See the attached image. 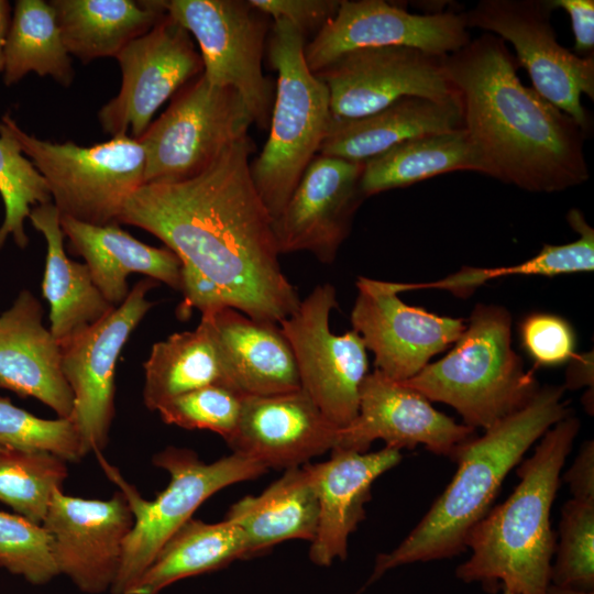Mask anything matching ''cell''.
<instances>
[{"instance_id":"74e56055","label":"cell","mask_w":594,"mask_h":594,"mask_svg":"<svg viewBox=\"0 0 594 594\" xmlns=\"http://www.w3.org/2000/svg\"><path fill=\"white\" fill-rule=\"evenodd\" d=\"M554 552L550 583L594 591V503L564 504Z\"/></svg>"},{"instance_id":"44dd1931","label":"cell","mask_w":594,"mask_h":594,"mask_svg":"<svg viewBox=\"0 0 594 594\" xmlns=\"http://www.w3.org/2000/svg\"><path fill=\"white\" fill-rule=\"evenodd\" d=\"M339 428L300 388L244 396L241 416L227 441L233 452L265 469L289 470L334 449Z\"/></svg>"},{"instance_id":"b9f144b4","label":"cell","mask_w":594,"mask_h":594,"mask_svg":"<svg viewBox=\"0 0 594 594\" xmlns=\"http://www.w3.org/2000/svg\"><path fill=\"white\" fill-rule=\"evenodd\" d=\"M250 4L273 21L292 24L306 40L316 36L334 18L340 0H249Z\"/></svg>"},{"instance_id":"f35d334b","label":"cell","mask_w":594,"mask_h":594,"mask_svg":"<svg viewBox=\"0 0 594 594\" xmlns=\"http://www.w3.org/2000/svg\"><path fill=\"white\" fill-rule=\"evenodd\" d=\"M0 568L34 585L59 575L53 540L42 524L0 512Z\"/></svg>"},{"instance_id":"3957f363","label":"cell","mask_w":594,"mask_h":594,"mask_svg":"<svg viewBox=\"0 0 594 594\" xmlns=\"http://www.w3.org/2000/svg\"><path fill=\"white\" fill-rule=\"evenodd\" d=\"M564 391L562 385L540 387L524 408L466 442L448 486L394 550L376 557L367 584L392 569L465 551L470 530L492 508L510 470L548 429L571 415Z\"/></svg>"},{"instance_id":"7402d4cb","label":"cell","mask_w":594,"mask_h":594,"mask_svg":"<svg viewBox=\"0 0 594 594\" xmlns=\"http://www.w3.org/2000/svg\"><path fill=\"white\" fill-rule=\"evenodd\" d=\"M319 463H307L319 505L316 536L310 542L309 559L329 566L348 556L350 536L365 518L373 483L403 459L399 450L386 447L375 452L333 449Z\"/></svg>"},{"instance_id":"1f68e13d","label":"cell","mask_w":594,"mask_h":594,"mask_svg":"<svg viewBox=\"0 0 594 594\" xmlns=\"http://www.w3.org/2000/svg\"><path fill=\"white\" fill-rule=\"evenodd\" d=\"M481 173V163L464 128L408 140L364 162L365 198L457 172Z\"/></svg>"},{"instance_id":"603a6c76","label":"cell","mask_w":594,"mask_h":594,"mask_svg":"<svg viewBox=\"0 0 594 594\" xmlns=\"http://www.w3.org/2000/svg\"><path fill=\"white\" fill-rule=\"evenodd\" d=\"M43 316L41 302L28 289L0 315V389L34 397L67 418L74 396L62 370V346Z\"/></svg>"},{"instance_id":"681fc988","label":"cell","mask_w":594,"mask_h":594,"mask_svg":"<svg viewBox=\"0 0 594 594\" xmlns=\"http://www.w3.org/2000/svg\"><path fill=\"white\" fill-rule=\"evenodd\" d=\"M6 449L0 447V454L4 451Z\"/></svg>"},{"instance_id":"9c48e42d","label":"cell","mask_w":594,"mask_h":594,"mask_svg":"<svg viewBox=\"0 0 594 594\" xmlns=\"http://www.w3.org/2000/svg\"><path fill=\"white\" fill-rule=\"evenodd\" d=\"M253 123L240 95L201 74L186 84L138 140L145 152V184L175 183L206 170Z\"/></svg>"},{"instance_id":"f546056e","label":"cell","mask_w":594,"mask_h":594,"mask_svg":"<svg viewBox=\"0 0 594 594\" xmlns=\"http://www.w3.org/2000/svg\"><path fill=\"white\" fill-rule=\"evenodd\" d=\"M246 559L244 535L229 519H189L162 547L125 594H158L170 584Z\"/></svg>"},{"instance_id":"cb8c5ba5","label":"cell","mask_w":594,"mask_h":594,"mask_svg":"<svg viewBox=\"0 0 594 594\" xmlns=\"http://www.w3.org/2000/svg\"><path fill=\"white\" fill-rule=\"evenodd\" d=\"M218 345L230 387L243 396L300 389L292 348L279 324L222 307L201 314Z\"/></svg>"},{"instance_id":"277c9868","label":"cell","mask_w":594,"mask_h":594,"mask_svg":"<svg viewBox=\"0 0 594 594\" xmlns=\"http://www.w3.org/2000/svg\"><path fill=\"white\" fill-rule=\"evenodd\" d=\"M579 430V419L569 415L544 432L518 466L513 493L470 530L471 556L457 568L459 580L490 593L546 594L556 550L550 512Z\"/></svg>"},{"instance_id":"5bb4252c","label":"cell","mask_w":594,"mask_h":594,"mask_svg":"<svg viewBox=\"0 0 594 594\" xmlns=\"http://www.w3.org/2000/svg\"><path fill=\"white\" fill-rule=\"evenodd\" d=\"M444 56L407 46L364 47L340 55L314 74L328 89L332 118L356 119L405 97H454Z\"/></svg>"},{"instance_id":"f6af8a7d","label":"cell","mask_w":594,"mask_h":594,"mask_svg":"<svg viewBox=\"0 0 594 594\" xmlns=\"http://www.w3.org/2000/svg\"><path fill=\"white\" fill-rule=\"evenodd\" d=\"M571 366L566 374L564 388L576 389L582 386L593 387V359L592 354L575 355L571 360Z\"/></svg>"},{"instance_id":"f1b7e54d","label":"cell","mask_w":594,"mask_h":594,"mask_svg":"<svg viewBox=\"0 0 594 594\" xmlns=\"http://www.w3.org/2000/svg\"><path fill=\"white\" fill-rule=\"evenodd\" d=\"M69 55L81 63L116 57L165 15L163 0H51Z\"/></svg>"},{"instance_id":"5b68a950","label":"cell","mask_w":594,"mask_h":594,"mask_svg":"<svg viewBox=\"0 0 594 594\" xmlns=\"http://www.w3.org/2000/svg\"><path fill=\"white\" fill-rule=\"evenodd\" d=\"M429 402L453 407L463 425L487 430L524 408L540 386L512 346V316L479 304L449 352L402 382Z\"/></svg>"},{"instance_id":"7a4b0ae2","label":"cell","mask_w":594,"mask_h":594,"mask_svg":"<svg viewBox=\"0 0 594 594\" xmlns=\"http://www.w3.org/2000/svg\"><path fill=\"white\" fill-rule=\"evenodd\" d=\"M443 62L481 173L532 193L562 191L588 179L585 131L522 85L502 38L484 33Z\"/></svg>"},{"instance_id":"d6986e66","label":"cell","mask_w":594,"mask_h":594,"mask_svg":"<svg viewBox=\"0 0 594 594\" xmlns=\"http://www.w3.org/2000/svg\"><path fill=\"white\" fill-rule=\"evenodd\" d=\"M134 517L119 490L109 499H87L58 490L42 522L53 540L59 574L87 594L110 591Z\"/></svg>"},{"instance_id":"d6a6232c","label":"cell","mask_w":594,"mask_h":594,"mask_svg":"<svg viewBox=\"0 0 594 594\" xmlns=\"http://www.w3.org/2000/svg\"><path fill=\"white\" fill-rule=\"evenodd\" d=\"M51 76L64 87L74 80L70 55L50 1L18 0L4 44L3 81L11 86L26 74Z\"/></svg>"},{"instance_id":"836d02e7","label":"cell","mask_w":594,"mask_h":594,"mask_svg":"<svg viewBox=\"0 0 594 594\" xmlns=\"http://www.w3.org/2000/svg\"><path fill=\"white\" fill-rule=\"evenodd\" d=\"M579 238L561 245L544 244L534 257L512 266L492 268L463 267L442 279L430 283H396L399 293L415 289H444L457 297H470L486 282L506 275H542L592 272L594 270V230L583 213L571 209L566 216Z\"/></svg>"},{"instance_id":"d590c367","label":"cell","mask_w":594,"mask_h":594,"mask_svg":"<svg viewBox=\"0 0 594 594\" xmlns=\"http://www.w3.org/2000/svg\"><path fill=\"white\" fill-rule=\"evenodd\" d=\"M0 195L4 219L0 226V249L9 237L20 248L29 243L24 223L32 207L53 202L47 184L18 142L0 129Z\"/></svg>"},{"instance_id":"6da1fadb","label":"cell","mask_w":594,"mask_h":594,"mask_svg":"<svg viewBox=\"0 0 594 594\" xmlns=\"http://www.w3.org/2000/svg\"><path fill=\"white\" fill-rule=\"evenodd\" d=\"M255 144L245 135L202 173L144 184L124 202L118 223L143 229L220 293L227 307L278 324L300 299L279 264L273 218L250 174Z\"/></svg>"},{"instance_id":"30bf717a","label":"cell","mask_w":594,"mask_h":594,"mask_svg":"<svg viewBox=\"0 0 594 594\" xmlns=\"http://www.w3.org/2000/svg\"><path fill=\"white\" fill-rule=\"evenodd\" d=\"M163 6L197 41L208 82L234 89L253 123L268 130L275 82L262 68L266 15L243 0H163Z\"/></svg>"},{"instance_id":"ee69618b","label":"cell","mask_w":594,"mask_h":594,"mask_svg":"<svg viewBox=\"0 0 594 594\" xmlns=\"http://www.w3.org/2000/svg\"><path fill=\"white\" fill-rule=\"evenodd\" d=\"M553 9L561 8L570 16L578 53L590 54L594 50V1L551 0Z\"/></svg>"},{"instance_id":"9a60e30c","label":"cell","mask_w":594,"mask_h":594,"mask_svg":"<svg viewBox=\"0 0 594 594\" xmlns=\"http://www.w3.org/2000/svg\"><path fill=\"white\" fill-rule=\"evenodd\" d=\"M122 73L119 94L98 112L105 133L139 140L158 108L204 73L189 32L166 15L116 56Z\"/></svg>"},{"instance_id":"bcb514c9","label":"cell","mask_w":594,"mask_h":594,"mask_svg":"<svg viewBox=\"0 0 594 594\" xmlns=\"http://www.w3.org/2000/svg\"><path fill=\"white\" fill-rule=\"evenodd\" d=\"M10 21V3L7 0H0V73L3 72L4 44Z\"/></svg>"},{"instance_id":"8992f818","label":"cell","mask_w":594,"mask_h":594,"mask_svg":"<svg viewBox=\"0 0 594 594\" xmlns=\"http://www.w3.org/2000/svg\"><path fill=\"white\" fill-rule=\"evenodd\" d=\"M305 44L292 24L273 22L267 54L278 76L270 135L260 155L250 163L254 187L273 219L318 155L332 119L328 89L307 66Z\"/></svg>"},{"instance_id":"7bdbcfd3","label":"cell","mask_w":594,"mask_h":594,"mask_svg":"<svg viewBox=\"0 0 594 594\" xmlns=\"http://www.w3.org/2000/svg\"><path fill=\"white\" fill-rule=\"evenodd\" d=\"M562 480L568 484L572 498L594 503V441L583 442L573 463Z\"/></svg>"},{"instance_id":"7dc6e473","label":"cell","mask_w":594,"mask_h":594,"mask_svg":"<svg viewBox=\"0 0 594 594\" xmlns=\"http://www.w3.org/2000/svg\"><path fill=\"white\" fill-rule=\"evenodd\" d=\"M546 594H594V591H587L572 586H561L550 583Z\"/></svg>"},{"instance_id":"2e32d148","label":"cell","mask_w":594,"mask_h":594,"mask_svg":"<svg viewBox=\"0 0 594 594\" xmlns=\"http://www.w3.org/2000/svg\"><path fill=\"white\" fill-rule=\"evenodd\" d=\"M355 285L352 329L374 354L375 370L393 381L405 382L417 375L465 329L461 318L407 305L393 282L360 276Z\"/></svg>"},{"instance_id":"d4e9b609","label":"cell","mask_w":594,"mask_h":594,"mask_svg":"<svg viewBox=\"0 0 594 594\" xmlns=\"http://www.w3.org/2000/svg\"><path fill=\"white\" fill-rule=\"evenodd\" d=\"M61 228L69 250L85 260L95 285L113 306L127 298V278L132 273L180 290L182 261L170 249L147 245L119 223L95 226L61 217Z\"/></svg>"},{"instance_id":"8fae6325","label":"cell","mask_w":594,"mask_h":594,"mask_svg":"<svg viewBox=\"0 0 594 594\" xmlns=\"http://www.w3.org/2000/svg\"><path fill=\"white\" fill-rule=\"evenodd\" d=\"M553 10L544 0H482L464 16L468 28L509 41L534 89L586 131L590 119L581 96L594 99V57L559 44L550 22Z\"/></svg>"},{"instance_id":"e0dca14e","label":"cell","mask_w":594,"mask_h":594,"mask_svg":"<svg viewBox=\"0 0 594 594\" xmlns=\"http://www.w3.org/2000/svg\"><path fill=\"white\" fill-rule=\"evenodd\" d=\"M470 41L464 13L415 14L383 0H341L334 18L306 42L304 56L316 73L358 48L407 46L444 56Z\"/></svg>"},{"instance_id":"60d3db41","label":"cell","mask_w":594,"mask_h":594,"mask_svg":"<svg viewBox=\"0 0 594 594\" xmlns=\"http://www.w3.org/2000/svg\"><path fill=\"white\" fill-rule=\"evenodd\" d=\"M519 331L521 344L535 367L558 366L576 355L574 330L560 316L547 312L528 315Z\"/></svg>"},{"instance_id":"4fadbf2b","label":"cell","mask_w":594,"mask_h":594,"mask_svg":"<svg viewBox=\"0 0 594 594\" xmlns=\"http://www.w3.org/2000/svg\"><path fill=\"white\" fill-rule=\"evenodd\" d=\"M158 286L139 280L122 304L62 345V370L74 396L72 419L87 453L101 454L114 417V372L133 330L155 305L146 298Z\"/></svg>"},{"instance_id":"ffe728a7","label":"cell","mask_w":594,"mask_h":594,"mask_svg":"<svg viewBox=\"0 0 594 594\" xmlns=\"http://www.w3.org/2000/svg\"><path fill=\"white\" fill-rule=\"evenodd\" d=\"M363 168L364 162L315 156L284 209L273 219L279 254L305 251L323 264L334 262L365 199L361 189Z\"/></svg>"},{"instance_id":"7c38bea8","label":"cell","mask_w":594,"mask_h":594,"mask_svg":"<svg viewBox=\"0 0 594 594\" xmlns=\"http://www.w3.org/2000/svg\"><path fill=\"white\" fill-rule=\"evenodd\" d=\"M334 308L336 288L329 283L317 285L278 324L294 353L301 389L341 429L358 415L369 359L356 331H331L329 320Z\"/></svg>"},{"instance_id":"83f0119b","label":"cell","mask_w":594,"mask_h":594,"mask_svg":"<svg viewBox=\"0 0 594 594\" xmlns=\"http://www.w3.org/2000/svg\"><path fill=\"white\" fill-rule=\"evenodd\" d=\"M224 518L242 530L246 558L286 540L311 542L318 527L319 505L307 464L285 470L261 494L242 497Z\"/></svg>"},{"instance_id":"ab89813d","label":"cell","mask_w":594,"mask_h":594,"mask_svg":"<svg viewBox=\"0 0 594 594\" xmlns=\"http://www.w3.org/2000/svg\"><path fill=\"white\" fill-rule=\"evenodd\" d=\"M243 395L223 385H208L182 394L158 408L167 425L209 430L226 442L232 437L242 410Z\"/></svg>"},{"instance_id":"4dcf8cb0","label":"cell","mask_w":594,"mask_h":594,"mask_svg":"<svg viewBox=\"0 0 594 594\" xmlns=\"http://www.w3.org/2000/svg\"><path fill=\"white\" fill-rule=\"evenodd\" d=\"M143 367V403L154 411L204 386L230 387L218 345L204 319L194 330L176 332L154 343Z\"/></svg>"},{"instance_id":"4316f807","label":"cell","mask_w":594,"mask_h":594,"mask_svg":"<svg viewBox=\"0 0 594 594\" xmlns=\"http://www.w3.org/2000/svg\"><path fill=\"white\" fill-rule=\"evenodd\" d=\"M29 220L46 241L42 292L50 305V330L62 346L116 306L95 285L88 266L68 258L61 215L53 202L33 207Z\"/></svg>"},{"instance_id":"ac0fdd59","label":"cell","mask_w":594,"mask_h":594,"mask_svg":"<svg viewBox=\"0 0 594 594\" xmlns=\"http://www.w3.org/2000/svg\"><path fill=\"white\" fill-rule=\"evenodd\" d=\"M476 431L440 413L417 391L374 370L360 387L354 420L339 429L334 449L360 453L375 440L402 450L422 444L428 451L455 461Z\"/></svg>"},{"instance_id":"ba28073f","label":"cell","mask_w":594,"mask_h":594,"mask_svg":"<svg viewBox=\"0 0 594 594\" xmlns=\"http://www.w3.org/2000/svg\"><path fill=\"white\" fill-rule=\"evenodd\" d=\"M0 129L43 176L61 217L95 226L118 223L127 199L145 184V152L132 138L113 136L90 146L53 143L23 131L9 113Z\"/></svg>"},{"instance_id":"8d00e7d4","label":"cell","mask_w":594,"mask_h":594,"mask_svg":"<svg viewBox=\"0 0 594 594\" xmlns=\"http://www.w3.org/2000/svg\"><path fill=\"white\" fill-rule=\"evenodd\" d=\"M0 447L42 452L63 461L78 462L87 454L81 435L72 419H43L0 396Z\"/></svg>"},{"instance_id":"484cf974","label":"cell","mask_w":594,"mask_h":594,"mask_svg":"<svg viewBox=\"0 0 594 594\" xmlns=\"http://www.w3.org/2000/svg\"><path fill=\"white\" fill-rule=\"evenodd\" d=\"M461 128L458 94L444 100L405 97L365 117L332 118L318 154L365 162L405 141Z\"/></svg>"},{"instance_id":"e575fe53","label":"cell","mask_w":594,"mask_h":594,"mask_svg":"<svg viewBox=\"0 0 594 594\" xmlns=\"http://www.w3.org/2000/svg\"><path fill=\"white\" fill-rule=\"evenodd\" d=\"M67 475L65 461L55 455L6 449L0 454V502L42 524Z\"/></svg>"},{"instance_id":"52a82bcc","label":"cell","mask_w":594,"mask_h":594,"mask_svg":"<svg viewBox=\"0 0 594 594\" xmlns=\"http://www.w3.org/2000/svg\"><path fill=\"white\" fill-rule=\"evenodd\" d=\"M97 457L105 473L124 494L134 517L111 594H125L165 542L193 518L210 496L232 484L254 480L267 471L254 460L235 452L206 463L190 449L167 447L156 453L152 461L155 466L168 472L169 483L154 499L147 501L101 454Z\"/></svg>"},{"instance_id":"c3c4849f","label":"cell","mask_w":594,"mask_h":594,"mask_svg":"<svg viewBox=\"0 0 594 594\" xmlns=\"http://www.w3.org/2000/svg\"><path fill=\"white\" fill-rule=\"evenodd\" d=\"M503 594H515V593L509 592V591H507V590H503Z\"/></svg>"}]
</instances>
